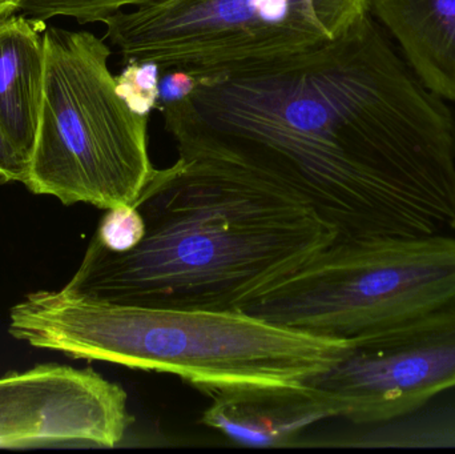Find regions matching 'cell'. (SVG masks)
Here are the masks:
<instances>
[{"label": "cell", "mask_w": 455, "mask_h": 454, "mask_svg": "<svg viewBox=\"0 0 455 454\" xmlns=\"http://www.w3.org/2000/svg\"><path fill=\"white\" fill-rule=\"evenodd\" d=\"M157 109L179 157L224 163L283 187L339 239L453 227V112L371 12L333 42L202 80Z\"/></svg>", "instance_id": "6da1fadb"}, {"label": "cell", "mask_w": 455, "mask_h": 454, "mask_svg": "<svg viewBox=\"0 0 455 454\" xmlns=\"http://www.w3.org/2000/svg\"><path fill=\"white\" fill-rule=\"evenodd\" d=\"M135 207L147 232L127 253L91 240L64 292L122 306L243 311L339 239L304 200L233 165L179 157Z\"/></svg>", "instance_id": "7a4b0ae2"}, {"label": "cell", "mask_w": 455, "mask_h": 454, "mask_svg": "<svg viewBox=\"0 0 455 454\" xmlns=\"http://www.w3.org/2000/svg\"><path fill=\"white\" fill-rule=\"evenodd\" d=\"M8 332L74 359L170 373L202 391L301 384L333 367L350 340L321 338L243 311L122 306L61 291L29 293Z\"/></svg>", "instance_id": "3957f363"}, {"label": "cell", "mask_w": 455, "mask_h": 454, "mask_svg": "<svg viewBox=\"0 0 455 454\" xmlns=\"http://www.w3.org/2000/svg\"><path fill=\"white\" fill-rule=\"evenodd\" d=\"M44 75L24 186L66 205H135L155 168L148 115L133 111L108 66L111 48L92 32L43 34Z\"/></svg>", "instance_id": "277c9868"}, {"label": "cell", "mask_w": 455, "mask_h": 454, "mask_svg": "<svg viewBox=\"0 0 455 454\" xmlns=\"http://www.w3.org/2000/svg\"><path fill=\"white\" fill-rule=\"evenodd\" d=\"M455 308V239H339L243 312L352 340Z\"/></svg>", "instance_id": "5b68a950"}, {"label": "cell", "mask_w": 455, "mask_h": 454, "mask_svg": "<svg viewBox=\"0 0 455 454\" xmlns=\"http://www.w3.org/2000/svg\"><path fill=\"white\" fill-rule=\"evenodd\" d=\"M368 13L369 0H163L109 16L104 39L124 66L202 82L315 50Z\"/></svg>", "instance_id": "8992f818"}, {"label": "cell", "mask_w": 455, "mask_h": 454, "mask_svg": "<svg viewBox=\"0 0 455 454\" xmlns=\"http://www.w3.org/2000/svg\"><path fill=\"white\" fill-rule=\"evenodd\" d=\"M307 383L328 392L339 418L384 424L455 388V308L352 339L347 354Z\"/></svg>", "instance_id": "52a82bcc"}, {"label": "cell", "mask_w": 455, "mask_h": 454, "mask_svg": "<svg viewBox=\"0 0 455 454\" xmlns=\"http://www.w3.org/2000/svg\"><path fill=\"white\" fill-rule=\"evenodd\" d=\"M131 424L124 389L90 368L43 364L0 378V450L114 448Z\"/></svg>", "instance_id": "ba28073f"}, {"label": "cell", "mask_w": 455, "mask_h": 454, "mask_svg": "<svg viewBox=\"0 0 455 454\" xmlns=\"http://www.w3.org/2000/svg\"><path fill=\"white\" fill-rule=\"evenodd\" d=\"M203 424L243 447H285L315 424L339 418L333 397L312 384L230 386L211 392Z\"/></svg>", "instance_id": "9c48e42d"}, {"label": "cell", "mask_w": 455, "mask_h": 454, "mask_svg": "<svg viewBox=\"0 0 455 454\" xmlns=\"http://www.w3.org/2000/svg\"><path fill=\"white\" fill-rule=\"evenodd\" d=\"M369 12L425 87L455 104V0H369Z\"/></svg>", "instance_id": "30bf717a"}, {"label": "cell", "mask_w": 455, "mask_h": 454, "mask_svg": "<svg viewBox=\"0 0 455 454\" xmlns=\"http://www.w3.org/2000/svg\"><path fill=\"white\" fill-rule=\"evenodd\" d=\"M45 23L13 13L0 21V132L28 159L44 75Z\"/></svg>", "instance_id": "8fae6325"}, {"label": "cell", "mask_w": 455, "mask_h": 454, "mask_svg": "<svg viewBox=\"0 0 455 454\" xmlns=\"http://www.w3.org/2000/svg\"><path fill=\"white\" fill-rule=\"evenodd\" d=\"M163 0H20V11L32 20L45 23L58 16L76 19L77 23H104L125 8L144 7Z\"/></svg>", "instance_id": "7c38bea8"}, {"label": "cell", "mask_w": 455, "mask_h": 454, "mask_svg": "<svg viewBox=\"0 0 455 454\" xmlns=\"http://www.w3.org/2000/svg\"><path fill=\"white\" fill-rule=\"evenodd\" d=\"M146 232L140 211L135 205H122L107 211L92 239L111 252L127 253L140 245Z\"/></svg>", "instance_id": "4fadbf2b"}, {"label": "cell", "mask_w": 455, "mask_h": 454, "mask_svg": "<svg viewBox=\"0 0 455 454\" xmlns=\"http://www.w3.org/2000/svg\"><path fill=\"white\" fill-rule=\"evenodd\" d=\"M159 79L160 68L156 64L128 63L116 76L117 91L133 111L149 116V112L157 108Z\"/></svg>", "instance_id": "5bb4252c"}, {"label": "cell", "mask_w": 455, "mask_h": 454, "mask_svg": "<svg viewBox=\"0 0 455 454\" xmlns=\"http://www.w3.org/2000/svg\"><path fill=\"white\" fill-rule=\"evenodd\" d=\"M28 159L0 132V184L26 183Z\"/></svg>", "instance_id": "9a60e30c"}, {"label": "cell", "mask_w": 455, "mask_h": 454, "mask_svg": "<svg viewBox=\"0 0 455 454\" xmlns=\"http://www.w3.org/2000/svg\"><path fill=\"white\" fill-rule=\"evenodd\" d=\"M196 83L191 75L183 71L160 72L159 85H157L159 90L157 108L187 98L196 87Z\"/></svg>", "instance_id": "2e32d148"}, {"label": "cell", "mask_w": 455, "mask_h": 454, "mask_svg": "<svg viewBox=\"0 0 455 454\" xmlns=\"http://www.w3.org/2000/svg\"><path fill=\"white\" fill-rule=\"evenodd\" d=\"M20 11V0H0V21Z\"/></svg>", "instance_id": "e0dca14e"}, {"label": "cell", "mask_w": 455, "mask_h": 454, "mask_svg": "<svg viewBox=\"0 0 455 454\" xmlns=\"http://www.w3.org/2000/svg\"><path fill=\"white\" fill-rule=\"evenodd\" d=\"M451 229H455V219H454V223H453V227H451Z\"/></svg>", "instance_id": "ac0fdd59"}]
</instances>
